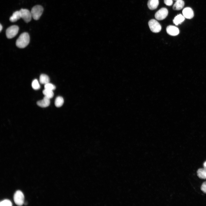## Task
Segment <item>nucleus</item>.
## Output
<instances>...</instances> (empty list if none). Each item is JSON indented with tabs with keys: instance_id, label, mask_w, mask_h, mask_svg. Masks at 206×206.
<instances>
[{
	"instance_id": "obj_1",
	"label": "nucleus",
	"mask_w": 206,
	"mask_h": 206,
	"mask_svg": "<svg viewBox=\"0 0 206 206\" xmlns=\"http://www.w3.org/2000/svg\"><path fill=\"white\" fill-rule=\"evenodd\" d=\"M29 40V36L28 33L24 32L21 34L17 39L16 45L19 48H24L28 44Z\"/></svg>"
},
{
	"instance_id": "obj_2",
	"label": "nucleus",
	"mask_w": 206,
	"mask_h": 206,
	"mask_svg": "<svg viewBox=\"0 0 206 206\" xmlns=\"http://www.w3.org/2000/svg\"><path fill=\"white\" fill-rule=\"evenodd\" d=\"M43 11V8L40 5H36L31 9V12L32 17L35 20L39 19Z\"/></svg>"
},
{
	"instance_id": "obj_3",
	"label": "nucleus",
	"mask_w": 206,
	"mask_h": 206,
	"mask_svg": "<svg viewBox=\"0 0 206 206\" xmlns=\"http://www.w3.org/2000/svg\"><path fill=\"white\" fill-rule=\"evenodd\" d=\"M148 25L150 30L153 32L158 33L161 29V25L154 19L150 20L148 22Z\"/></svg>"
},
{
	"instance_id": "obj_4",
	"label": "nucleus",
	"mask_w": 206,
	"mask_h": 206,
	"mask_svg": "<svg viewBox=\"0 0 206 206\" xmlns=\"http://www.w3.org/2000/svg\"><path fill=\"white\" fill-rule=\"evenodd\" d=\"M19 30V27L16 25H13L9 27L6 31L7 37L9 39L14 37L17 34Z\"/></svg>"
},
{
	"instance_id": "obj_5",
	"label": "nucleus",
	"mask_w": 206,
	"mask_h": 206,
	"mask_svg": "<svg viewBox=\"0 0 206 206\" xmlns=\"http://www.w3.org/2000/svg\"><path fill=\"white\" fill-rule=\"evenodd\" d=\"M15 203L18 205H21L24 203V197L22 192L19 191H17L14 194L13 197Z\"/></svg>"
},
{
	"instance_id": "obj_6",
	"label": "nucleus",
	"mask_w": 206,
	"mask_h": 206,
	"mask_svg": "<svg viewBox=\"0 0 206 206\" xmlns=\"http://www.w3.org/2000/svg\"><path fill=\"white\" fill-rule=\"evenodd\" d=\"M21 18L26 22L28 23L31 20L32 17L31 11L26 9H21L19 11Z\"/></svg>"
},
{
	"instance_id": "obj_7",
	"label": "nucleus",
	"mask_w": 206,
	"mask_h": 206,
	"mask_svg": "<svg viewBox=\"0 0 206 206\" xmlns=\"http://www.w3.org/2000/svg\"><path fill=\"white\" fill-rule=\"evenodd\" d=\"M168 13L167 9L164 7L159 9L155 14V18L158 20H161L165 19Z\"/></svg>"
},
{
	"instance_id": "obj_8",
	"label": "nucleus",
	"mask_w": 206,
	"mask_h": 206,
	"mask_svg": "<svg viewBox=\"0 0 206 206\" xmlns=\"http://www.w3.org/2000/svg\"><path fill=\"white\" fill-rule=\"evenodd\" d=\"M166 31L168 34L172 36L177 35L179 32V30L177 27L171 25L167 27Z\"/></svg>"
},
{
	"instance_id": "obj_9",
	"label": "nucleus",
	"mask_w": 206,
	"mask_h": 206,
	"mask_svg": "<svg viewBox=\"0 0 206 206\" xmlns=\"http://www.w3.org/2000/svg\"><path fill=\"white\" fill-rule=\"evenodd\" d=\"M183 16L188 19L192 18L194 16V12L191 8L190 7H186L184 8L183 11Z\"/></svg>"
},
{
	"instance_id": "obj_10",
	"label": "nucleus",
	"mask_w": 206,
	"mask_h": 206,
	"mask_svg": "<svg viewBox=\"0 0 206 206\" xmlns=\"http://www.w3.org/2000/svg\"><path fill=\"white\" fill-rule=\"evenodd\" d=\"M50 104V99L45 96L42 100H39L37 102V105L41 107H47Z\"/></svg>"
},
{
	"instance_id": "obj_11",
	"label": "nucleus",
	"mask_w": 206,
	"mask_h": 206,
	"mask_svg": "<svg viewBox=\"0 0 206 206\" xmlns=\"http://www.w3.org/2000/svg\"><path fill=\"white\" fill-rule=\"evenodd\" d=\"M159 4V0H148L147 3V6L149 9L153 10L157 8Z\"/></svg>"
},
{
	"instance_id": "obj_12",
	"label": "nucleus",
	"mask_w": 206,
	"mask_h": 206,
	"mask_svg": "<svg viewBox=\"0 0 206 206\" xmlns=\"http://www.w3.org/2000/svg\"><path fill=\"white\" fill-rule=\"evenodd\" d=\"M184 5V2L182 0L177 1L173 6L174 10H179L182 9Z\"/></svg>"
},
{
	"instance_id": "obj_13",
	"label": "nucleus",
	"mask_w": 206,
	"mask_h": 206,
	"mask_svg": "<svg viewBox=\"0 0 206 206\" xmlns=\"http://www.w3.org/2000/svg\"><path fill=\"white\" fill-rule=\"evenodd\" d=\"M185 20V17L181 14L177 15L173 20V23L176 25L181 24Z\"/></svg>"
},
{
	"instance_id": "obj_14",
	"label": "nucleus",
	"mask_w": 206,
	"mask_h": 206,
	"mask_svg": "<svg viewBox=\"0 0 206 206\" xmlns=\"http://www.w3.org/2000/svg\"><path fill=\"white\" fill-rule=\"evenodd\" d=\"M21 18L19 11H16L14 12L12 15L9 18L10 21L12 22H15Z\"/></svg>"
},
{
	"instance_id": "obj_15",
	"label": "nucleus",
	"mask_w": 206,
	"mask_h": 206,
	"mask_svg": "<svg viewBox=\"0 0 206 206\" xmlns=\"http://www.w3.org/2000/svg\"><path fill=\"white\" fill-rule=\"evenodd\" d=\"M198 177L201 179H206V168H200L197 172Z\"/></svg>"
},
{
	"instance_id": "obj_16",
	"label": "nucleus",
	"mask_w": 206,
	"mask_h": 206,
	"mask_svg": "<svg viewBox=\"0 0 206 206\" xmlns=\"http://www.w3.org/2000/svg\"><path fill=\"white\" fill-rule=\"evenodd\" d=\"M50 79L49 77L45 74H41L40 76L39 82L42 84H46L49 83Z\"/></svg>"
},
{
	"instance_id": "obj_17",
	"label": "nucleus",
	"mask_w": 206,
	"mask_h": 206,
	"mask_svg": "<svg viewBox=\"0 0 206 206\" xmlns=\"http://www.w3.org/2000/svg\"><path fill=\"white\" fill-rule=\"evenodd\" d=\"M64 102V100L63 98L61 96L57 97L55 101V106L57 107H61Z\"/></svg>"
},
{
	"instance_id": "obj_18",
	"label": "nucleus",
	"mask_w": 206,
	"mask_h": 206,
	"mask_svg": "<svg viewBox=\"0 0 206 206\" xmlns=\"http://www.w3.org/2000/svg\"><path fill=\"white\" fill-rule=\"evenodd\" d=\"M43 94L45 96L47 97L50 99L53 97L54 94L52 90L44 89L43 91Z\"/></svg>"
},
{
	"instance_id": "obj_19",
	"label": "nucleus",
	"mask_w": 206,
	"mask_h": 206,
	"mask_svg": "<svg viewBox=\"0 0 206 206\" xmlns=\"http://www.w3.org/2000/svg\"><path fill=\"white\" fill-rule=\"evenodd\" d=\"M31 86L32 88L34 90H38L40 88V85L37 79H35L33 80Z\"/></svg>"
},
{
	"instance_id": "obj_20",
	"label": "nucleus",
	"mask_w": 206,
	"mask_h": 206,
	"mask_svg": "<svg viewBox=\"0 0 206 206\" xmlns=\"http://www.w3.org/2000/svg\"><path fill=\"white\" fill-rule=\"evenodd\" d=\"M44 88L45 89L53 91L55 89L56 86L53 84L48 83L45 84Z\"/></svg>"
},
{
	"instance_id": "obj_21",
	"label": "nucleus",
	"mask_w": 206,
	"mask_h": 206,
	"mask_svg": "<svg viewBox=\"0 0 206 206\" xmlns=\"http://www.w3.org/2000/svg\"><path fill=\"white\" fill-rule=\"evenodd\" d=\"M0 206H11L12 203L11 201L7 199H5L1 201L0 203Z\"/></svg>"
},
{
	"instance_id": "obj_22",
	"label": "nucleus",
	"mask_w": 206,
	"mask_h": 206,
	"mask_svg": "<svg viewBox=\"0 0 206 206\" xmlns=\"http://www.w3.org/2000/svg\"><path fill=\"white\" fill-rule=\"evenodd\" d=\"M201 189L204 193H206V181L203 182L202 185Z\"/></svg>"
},
{
	"instance_id": "obj_23",
	"label": "nucleus",
	"mask_w": 206,
	"mask_h": 206,
	"mask_svg": "<svg viewBox=\"0 0 206 206\" xmlns=\"http://www.w3.org/2000/svg\"><path fill=\"white\" fill-rule=\"evenodd\" d=\"M164 3L167 5L171 6L173 3L172 0H164Z\"/></svg>"
},
{
	"instance_id": "obj_24",
	"label": "nucleus",
	"mask_w": 206,
	"mask_h": 206,
	"mask_svg": "<svg viewBox=\"0 0 206 206\" xmlns=\"http://www.w3.org/2000/svg\"><path fill=\"white\" fill-rule=\"evenodd\" d=\"M2 29H3V27L2 26V25L1 24H0V31H1Z\"/></svg>"
},
{
	"instance_id": "obj_25",
	"label": "nucleus",
	"mask_w": 206,
	"mask_h": 206,
	"mask_svg": "<svg viewBox=\"0 0 206 206\" xmlns=\"http://www.w3.org/2000/svg\"><path fill=\"white\" fill-rule=\"evenodd\" d=\"M203 166L204 168H206V161L204 163Z\"/></svg>"
},
{
	"instance_id": "obj_26",
	"label": "nucleus",
	"mask_w": 206,
	"mask_h": 206,
	"mask_svg": "<svg viewBox=\"0 0 206 206\" xmlns=\"http://www.w3.org/2000/svg\"></svg>"
}]
</instances>
